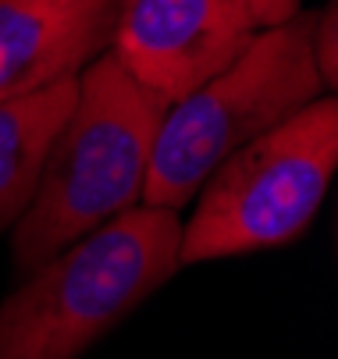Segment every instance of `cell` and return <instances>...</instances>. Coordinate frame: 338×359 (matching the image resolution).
Wrapping results in <instances>:
<instances>
[{
    "label": "cell",
    "instance_id": "7a4b0ae2",
    "mask_svg": "<svg viewBox=\"0 0 338 359\" xmlns=\"http://www.w3.org/2000/svg\"><path fill=\"white\" fill-rule=\"evenodd\" d=\"M182 221L139 207L82 235L0 302V359H79L178 274Z\"/></svg>",
    "mask_w": 338,
    "mask_h": 359
},
{
    "label": "cell",
    "instance_id": "277c9868",
    "mask_svg": "<svg viewBox=\"0 0 338 359\" xmlns=\"http://www.w3.org/2000/svg\"><path fill=\"white\" fill-rule=\"evenodd\" d=\"M338 168V100L317 96L224 164L196 192L178 264H207L296 242L317 217Z\"/></svg>",
    "mask_w": 338,
    "mask_h": 359
},
{
    "label": "cell",
    "instance_id": "52a82bcc",
    "mask_svg": "<svg viewBox=\"0 0 338 359\" xmlns=\"http://www.w3.org/2000/svg\"><path fill=\"white\" fill-rule=\"evenodd\" d=\"M79 75L0 104V231L15 228L36 196L50 146L75 104Z\"/></svg>",
    "mask_w": 338,
    "mask_h": 359
},
{
    "label": "cell",
    "instance_id": "6da1fadb",
    "mask_svg": "<svg viewBox=\"0 0 338 359\" xmlns=\"http://www.w3.org/2000/svg\"><path fill=\"white\" fill-rule=\"evenodd\" d=\"M168 104L111 54L79 72L75 104L50 146L36 196L11 228V260L32 274L82 235L139 207Z\"/></svg>",
    "mask_w": 338,
    "mask_h": 359
},
{
    "label": "cell",
    "instance_id": "5b68a950",
    "mask_svg": "<svg viewBox=\"0 0 338 359\" xmlns=\"http://www.w3.org/2000/svg\"><path fill=\"white\" fill-rule=\"evenodd\" d=\"M257 32L231 0H118L107 54L171 107L228 68Z\"/></svg>",
    "mask_w": 338,
    "mask_h": 359
},
{
    "label": "cell",
    "instance_id": "9c48e42d",
    "mask_svg": "<svg viewBox=\"0 0 338 359\" xmlns=\"http://www.w3.org/2000/svg\"><path fill=\"white\" fill-rule=\"evenodd\" d=\"M231 4L243 11L257 29H271V25H281L292 15H299V0H231Z\"/></svg>",
    "mask_w": 338,
    "mask_h": 359
},
{
    "label": "cell",
    "instance_id": "3957f363",
    "mask_svg": "<svg viewBox=\"0 0 338 359\" xmlns=\"http://www.w3.org/2000/svg\"><path fill=\"white\" fill-rule=\"evenodd\" d=\"M313 22L317 11H299L260 29L228 68L175 100L157 128L139 203L185 210L217 164L327 96L313 65Z\"/></svg>",
    "mask_w": 338,
    "mask_h": 359
},
{
    "label": "cell",
    "instance_id": "8992f818",
    "mask_svg": "<svg viewBox=\"0 0 338 359\" xmlns=\"http://www.w3.org/2000/svg\"><path fill=\"white\" fill-rule=\"evenodd\" d=\"M118 0H0V104L75 79L107 54Z\"/></svg>",
    "mask_w": 338,
    "mask_h": 359
},
{
    "label": "cell",
    "instance_id": "ba28073f",
    "mask_svg": "<svg viewBox=\"0 0 338 359\" xmlns=\"http://www.w3.org/2000/svg\"><path fill=\"white\" fill-rule=\"evenodd\" d=\"M313 65H317V75L324 82L327 93H334V82H338V15H334V0L317 11V22H313Z\"/></svg>",
    "mask_w": 338,
    "mask_h": 359
}]
</instances>
